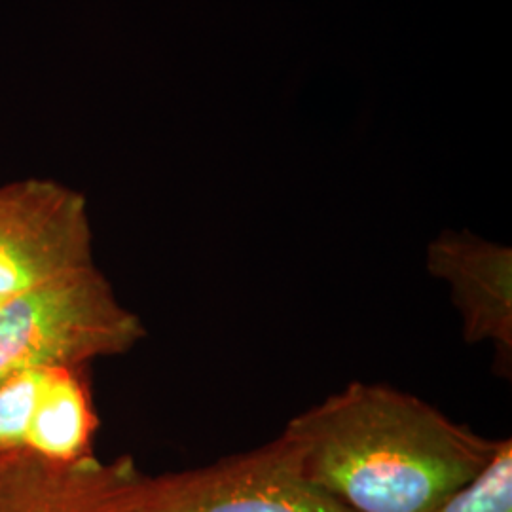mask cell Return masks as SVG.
<instances>
[{
  "label": "cell",
  "mask_w": 512,
  "mask_h": 512,
  "mask_svg": "<svg viewBox=\"0 0 512 512\" xmlns=\"http://www.w3.org/2000/svg\"><path fill=\"white\" fill-rule=\"evenodd\" d=\"M304 473L355 512H429L484 471L499 440L384 384L353 382L283 429Z\"/></svg>",
  "instance_id": "cell-1"
},
{
  "label": "cell",
  "mask_w": 512,
  "mask_h": 512,
  "mask_svg": "<svg viewBox=\"0 0 512 512\" xmlns=\"http://www.w3.org/2000/svg\"><path fill=\"white\" fill-rule=\"evenodd\" d=\"M147 330L93 264L0 304V380L19 370L82 368L124 355Z\"/></svg>",
  "instance_id": "cell-2"
},
{
  "label": "cell",
  "mask_w": 512,
  "mask_h": 512,
  "mask_svg": "<svg viewBox=\"0 0 512 512\" xmlns=\"http://www.w3.org/2000/svg\"><path fill=\"white\" fill-rule=\"evenodd\" d=\"M110 512H355L304 473L294 440L283 431L251 452L213 465L139 476Z\"/></svg>",
  "instance_id": "cell-3"
},
{
  "label": "cell",
  "mask_w": 512,
  "mask_h": 512,
  "mask_svg": "<svg viewBox=\"0 0 512 512\" xmlns=\"http://www.w3.org/2000/svg\"><path fill=\"white\" fill-rule=\"evenodd\" d=\"M93 264L82 194L50 179L0 184V300Z\"/></svg>",
  "instance_id": "cell-4"
},
{
  "label": "cell",
  "mask_w": 512,
  "mask_h": 512,
  "mask_svg": "<svg viewBox=\"0 0 512 512\" xmlns=\"http://www.w3.org/2000/svg\"><path fill=\"white\" fill-rule=\"evenodd\" d=\"M427 270L448 283L471 344L492 342L511 368L512 251L467 232H444L427 247Z\"/></svg>",
  "instance_id": "cell-5"
},
{
  "label": "cell",
  "mask_w": 512,
  "mask_h": 512,
  "mask_svg": "<svg viewBox=\"0 0 512 512\" xmlns=\"http://www.w3.org/2000/svg\"><path fill=\"white\" fill-rule=\"evenodd\" d=\"M141 476L129 458L54 463L33 454L0 458V512H110Z\"/></svg>",
  "instance_id": "cell-6"
},
{
  "label": "cell",
  "mask_w": 512,
  "mask_h": 512,
  "mask_svg": "<svg viewBox=\"0 0 512 512\" xmlns=\"http://www.w3.org/2000/svg\"><path fill=\"white\" fill-rule=\"evenodd\" d=\"M95 431L97 416L80 368L44 370L27 435V454L54 463L92 458Z\"/></svg>",
  "instance_id": "cell-7"
},
{
  "label": "cell",
  "mask_w": 512,
  "mask_h": 512,
  "mask_svg": "<svg viewBox=\"0 0 512 512\" xmlns=\"http://www.w3.org/2000/svg\"><path fill=\"white\" fill-rule=\"evenodd\" d=\"M429 512H512V442L499 440L480 475Z\"/></svg>",
  "instance_id": "cell-8"
},
{
  "label": "cell",
  "mask_w": 512,
  "mask_h": 512,
  "mask_svg": "<svg viewBox=\"0 0 512 512\" xmlns=\"http://www.w3.org/2000/svg\"><path fill=\"white\" fill-rule=\"evenodd\" d=\"M44 370H19L0 380V458L27 454Z\"/></svg>",
  "instance_id": "cell-9"
},
{
  "label": "cell",
  "mask_w": 512,
  "mask_h": 512,
  "mask_svg": "<svg viewBox=\"0 0 512 512\" xmlns=\"http://www.w3.org/2000/svg\"><path fill=\"white\" fill-rule=\"evenodd\" d=\"M2 302H4V300H0V304H2Z\"/></svg>",
  "instance_id": "cell-10"
}]
</instances>
